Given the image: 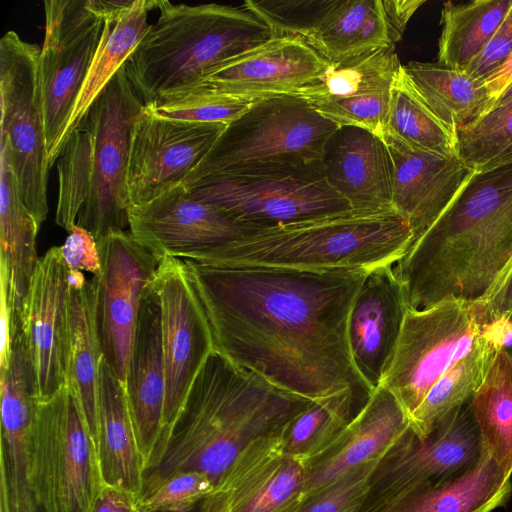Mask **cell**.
I'll return each instance as SVG.
<instances>
[{"label":"cell","mask_w":512,"mask_h":512,"mask_svg":"<svg viewBox=\"0 0 512 512\" xmlns=\"http://www.w3.org/2000/svg\"><path fill=\"white\" fill-rule=\"evenodd\" d=\"M62 258L71 271H87L98 275L101 270L97 240L84 227L74 224L60 246Z\"/></svg>","instance_id":"obj_46"},{"label":"cell","mask_w":512,"mask_h":512,"mask_svg":"<svg viewBox=\"0 0 512 512\" xmlns=\"http://www.w3.org/2000/svg\"><path fill=\"white\" fill-rule=\"evenodd\" d=\"M395 264L371 270L348 316L347 341L354 367L373 392L393 359L409 309Z\"/></svg>","instance_id":"obj_23"},{"label":"cell","mask_w":512,"mask_h":512,"mask_svg":"<svg viewBox=\"0 0 512 512\" xmlns=\"http://www.w3.org/2000/svg\"><path fill=\"white\" fill-rule=\"evenodd\" d=\"M401 67L396 45H390L354 60L332 65L317 82L296 95L311 105L363 97L391 88Z\"/></svg>","instance_id":"obj_39"},{"label":"cell","mask_w":512,"mask_h":512,"mask_svg":"<svg viewBox=\"0 0 512 512\" xmlns=\"http://www.w3.org/2000/svg\"><path fill=\"white\" fill-rule=\"evenodd\" d=\"M159 3L157 0H136L129 11L115 20L105 21L100 44L60 140V155L71 134L145 35L150 25L148 12L158 8Z\"/></svg>","instance_id":"obj_32"},{"label":"cell","mask_w":512,"mask_h":512,"mask_svg":"<svg viewBox=\"0 0 512 512\" xmlns=\"http://www.w3.org/2000/svg\"><path fill=\"white\" fill-rule=\"evenodd\" d=\"M384 135L428 153L459 156L457 133L444 125L427 106L403 67L392 84Z\"/></svg>","instance_id":"obj_38"},{"label":"cell","mask_w":512,"mask_h":512,"mask_svg":"<svg viewBox=\"0 0 512 512\" xmlns=\"http://www.w3.org/2000/svg\"><path fill=\"white\" fill-rule=\"evenodd\" d=\"M158 9L124 65L145 106L198 87L221 65L272 37L244 6L160 0Z\"/></svg>","instance_id":"obj_4"},{"label":"cell","mask_w":512,"mask_h":512,"mask_svg":"<svg viewBox=\"0 0 512 512\" xmlns=\"http://www.w3.org/2000/svg\"><path fill=\"white\" fill-rule=\"evenodd\" d=\"M331 66L299 37H271L221 65L196 88L249 100L296 95Z\"/></svg>","instance_id":"obj_22"},{"label":"cell","mask_w":512,"mask_h":512,"mask_svg":"<svg viewBox=\"0 0 512 512\" xmlns=\"http://www.w3.org/2000/svg\"><path fill=\"white\" fill-rule=\"evenodd\" d=\"M511 6L512 0L445 2L437 63L465 70L499 28Z\"/></svg>","instance_id":"obj_37"},{"label":"cell","mask_w":512,"mask_h":512,"mask_svg":"<svg viewBox=\"0 0 512 512\" xmlns=\"http://www.w3.org/2000/svg\"><path fill=\"white\" fill-rule=\"evenodd\" d=\"M381 459L350 471L303 499L291 512H360Z\"/></svg>","instance_id":"obj_44"},{"label":"cell","mask_w":512,"mask_h":512,"mask_svg":"<svg viewBox=\"0 0 512 512\" xmlns=\"http://www.w3.org/2000/svg\"><path fill=\"white\" fill-rule=\"evenodd\" d=\"M0 286L11 309L12 328L21 317L40 258V228L24 205L7 140L0 136Z\"/></svg>","instance_id":"obj_27"},{"label":"cell","mask_w":512,"mask_h":512,"mask_svg":"<svg viewBox=\"0 0 512 512\" xmlns=\"http://www.w3.org/2000/svg\"><path fill=\"white\" fill-rule=\"evenodd\" d=\"M338 129L298 95L256 99L225 127L183 185L241 170L321 165Z\"/></svg>","instance_id":"obj_6"},{"label":"cell","mask_w":512,"mask_h":512,"mask_svg":"<svg viewBox=\"0 0 512 512\" xmlns=\"http://www.w3.org/2000/svg\"><path fill=\"white\" fill-rule=\"evenodd\" d=\"M481 450L470 398L425 438L409 428L378 463L360 512H386L412 492L454 479L476 463Z\"/></svg>","instance_id":"obj_11"},{"label":"cell","mask_w":512,"mask_h":512,"mask_svg":"<svg viewBox=\"0 0 512 512\" xmlns=\"http://www.w3.org/2000/svg\"><path fill=\"white\" fill-rule=\"evenodd\" d=\"M511 99H512V81L508 84V86L502 91V93L493 102V104L491 105L489 111L492 110L493 108L499 106V105H502V104L510 101Z\"/></svg>","instance_id":"obj_51"},{"label":"cell","mask_w":512,"mask_h":512,"mask_svg":"<svg viewBox=\"0 0 512 512\" xmlns=\"http://www.w3.org/2000/svg\"><path fill=\"white\" fill-rule=\"evenodd\" d=\"M69 280L67 386L96 443L103 353L95 320V287L93 279L86 280L81 271L69 270Z\"/></svg>","instance_id":"obj_30"},{"label":"cell","mask_w":512,"mask_h":512,"mask_svg":"<svg viewBox=\"0 0 512 512\" xmlns=\"http://www.w3.org/2000/svg\"><path fill=\"white\" fill-rule=\"evenodd\" d=\"M253 101L208 89L195 88L158 101L148 107L164 117L228 125L243 114Z\"/></svg>","instance_id":"obj_42"},{"label":"cell","mask_w":512,"mask_h":512,"mask_svg":"<svg viewBox=\"0 0 512 512\" xmlns=\"http://www.w3.org/2000/svg\"><path fill=\"white\" fill-rule=\"evenodd\" d=\"M40 50L14 31L0 40V136L8 142L22 201L39 228L48 213L51 169L39 83Z\"/></svg>","instance_id":"obj_10"},{"label":"cell","mask_w":512,"mask_h":512,"mask_svg":"<svg viewBox=\"0 0 512 512\" xmlns=\"http://www.w3.org/2000/svg\"><path fill=\"white\" fill-rule=\"evenodd\" d=\"M45 34L39 56L45 138L50 168L101 41L105 21L88 0L44 1Z\"/></svg>","instance_id":"obj_13"},{"label":"cell","mask_w":512,"mask_h":512,"mask_svg":"<svg viewBox=\"0 0 512 512\" xmlns=\"http://www.w3.org/2000/svg\"><path fill=\"white\" fill-rule=\"evenodd\" d=\"M392 159V207L414 232L426 231L450 205L474 169L458 155L444 157L384 135Z\"/></svg>","instance_id":"obj_25"},{"label":"cell","mask_w":512,"mask_h":512,"mask_svg":"<svg viewBox=\"0 0 512 512\" xmlns=\"http://www.w3.org/2000/svg\"><path fill=\"white\" fill-rule=\"evenodd\" d=\"M156 285L161 299L162 343L166 370L163 413L165 448L190 387L215 350L211 327L184 260L163 257Z\"/></svg>","instance_id":"obj_15"},{"label":"cell","mask_w":512,"mask_h":512,"mask_svg":"<svg viewBox=\"0 0 512 512\" xmlns=\"http://www.w3.org/2000/svg\"><path fill=\"white\" fill-rule=\"evenodd\" d=\"M93 138L82 122L71 134L58 161L59 194L55 222L67 232L76 224L92 179Z\"/></svg>","instance_id":"obj_40"},{"label":"cell","mask_w":512,"mask_h":512,"mask_svg":"<svg viewBox=\"0 0 512 512\" xmlns=\"http://www.w3.org/2000/svg\"><path fill=\"white\" fill-rule=\"evenodd\" d=\"M512 54V6L499 28L478 55L464 70L472 79L484 85Z\"/></svg>","instance_id":"obj_45"},{"label":"cell","mask_w":512,"mask_h":512,"mask_svg":"<svg viewBox=\"0 0 512 512\" xmlns=\"http://www.w3.org/2000/svg\"><path fill=\"white\" fill-rule=\"evenodd\" d=\"M491 325L512 317V259L490 289L479 299Z\"/></svg>","instance_id":"obj_47"},{"label":"cell","mask_w":512,"mask_h":512,"mask_svg":"<svg viewBox=\"0 0 512 512\" xmlns=\"http://www.w3.org/2000/svg\"><path fill=\"white\" fill-rule=\"evenodd\" d=\"M512 493L511 477L483 448L463 474L406 495L386 512H492Z\"/></svg>","instance_id":"obj_31"},{"label":"cell","mask_w":512,"mask_h":512,"mask_svg":"<svg viewBox=\"0 0 512 512\" xmlns=\"http://www.w3.org/2000/svg\"><path fill=\"white\" fill-rule=\"evenodd\" d=\"M143 106L123 66L83 120L93 138L92 179L76 223L96 240L129 227L126 179L131 132Z\"/></svg>","instance_id":"obj_12"},{"label":"cell","mask_w":512,"mask_h":512,"mask_svg":"<svg viewBox=\"0 0 512 512\" xmlns=\"http://www.w3.org/2000/svg\"><path fill=\"white\" fill-rule=\"evenodd\" d=\"M459 157L477 170L512 145V99L457 129Z\"/></svg>","instance_id":"obj_41"},{"label":"cell","mask_w":512,"mask_h":512,"mask_svg":"<svg viewBox=\"0 0 512 512\" xmlns=\"http://www.w3.org/2000/svg\"><path fill=\"white\" fill-rule=\"evenodd\" d=\"M303 40L331 65L396 45L383 0H325Z\"/></svg>","instance_id":"obj_28"},{"label":"cell","mask_w":512,"mask_h":512,"mask_svg":"<svg viewBox=\"0 0 512 512\" xmlns=\"http://www.w3.org/2000/svg\"><path fill=\"white\" fill-rule=\"evenodd\" d=\"M483 448L512 475V352L500 348L471 397Z\"/></svg>","instance_id":"obj_36"},{"label":"cell","mask_w":512,"mask_h":512,"mask_svg":"<svg viewBox=\"0 0 512 512\" xmlns=\"http://www.w3.org/2000/svg\"><path fill=\"white\" fill-rule=\"evenodd\" d=\"M178 512H199V506L194 508V509H191V510H187V511H178Z\"/></svg>","instance_id":"obj_52"},{"label":"cell","mask_w":512,"mask_h":512,"mask_svg":"<svg viewBox=\"0 0 512 512\" xmlns=\"http://www.w3.org/2000/svg\"><path fill=\"white\" fill-rule=\"evenodd\" d=\"M510 321L512 322V317L510 318Z\"/></svg>","instance_id":"obj_55"},{"label":"cell","mask_w":512,"mask_h":512,"mask_svg":"<svg viewBox=\"0 0 512 512\" xmlns=\"http://www.w3.org/2000/svg\"><path fill=\"white\" fill-rule=\"evenodd\" d=\"M215 350L297 395L372 392L354 367L348 316L371 270H296L184 260Z\"/></svg>","instance_id":"obj_1"},{"label":"cell","mask_w":512,"mask_h":512,"mask_svg":"<svg viewBox=\"0 0 512 512\" xmlns=\"http://www.w3.org/2000/svg\"><path fill=\"white\" fill-rule=\"evenodd\" d=\"M409 428L403 406L380 385L338 438L306 463L301 501L350 471L383 458Z\"/></svg>","instance_id":"obj_24"},{"label":"cell","mask_w":512,"mask_h":512,"mask_svg":"<svg viewBox=\"0 0 512 512\" xmlns=\"http://www.w3.org/2000/svg\"><path fill=\"white\" fill-rule=\"evenodd\" d=\"M305 481L306 463L284 452L280 435L262 437L237 455L199 512H291Z\"/></svg>","instance_id":"obj_18"},{"label":"cell","mask_w":512,"mask_h":512,"mask_svg":"<svg viewBox=\"0 0 512 512\" xmlns=\"http://www.w3.org/2000/svg\"><path fill=\"white\" fill-rule=\"evenodd\" d=\"M97 246L101 270L92 277L96 326L103 360L125 387L141 298L158 261L125 230L109 233Z\"/></svg>","instance_id":"obj_14"},{"label":"cell","mask_w":512,"mask_h":512,"mask_svg":"<svg viewBox=\"0 0 512 512\" xmlns=\"http://www.w3.org/2000/svg\"><path fill=\"white\" fill-rule=\"evenodd\" d=\"M226 126L164 117L144 105L131 132L129 207L146 204L183 184Z\"/></svg>","instance_id":"obj_16"},{"label":"cell","mask_w":512,"mask_h":512,"mask_svg":"<svg viewBox=\"0 0 512 512\" xmlns=\"http://www.w3.org/2000/svg\"><path fill=\"white\" fill-rule=\"evenodd\" d=\"M31 449L40 512H89L104 482L96 443L67 385L39 403Z\"/></svg>","instance_id":"obj_8"},{"label":"cell","mask_w":512,"mask_h":512,"mask_svg":"<svg viewBox=\"0 0 512 512\" xmlns=\"http://www.w3.org/2000/svg\"><path fill=\"white\" fill-rule=\"evenodd\" d=\"M138 498L115 486L104 485L89 512H138Z\"/></svg>","instance_id":"obj_48"},{"label":"cell","mask_w":512,"mask_h":512,"mask_svg":"<svg viewBox=\"0 0 512 512\" xmlns=\"http://www.w3.org/2000/svg\"><path fill=\"white\" fill-rule=\"evenodd\" d=\"M313 401L214 350L190 387L160 463L145 474L142 493L182 471L204 473L215 485L248 444L280 435Z\"/></svg>","instance_id":"obj_3"},{"label":"cell","mask_w":512,"mask_h":512,"mask_svg":"<svg viewBox=\"0 0 512 512\" xmlns=\"http://www.w3.org/2000/svg\"><path fill=\"white\" fill-rule=\"evenodd\" d=\"M507 153H512V145L507 150H505L503 153H501L500 155L507 154Z\"/></svg>","instance_id":"obj_53"},{"label":"cell","mask_w":512,"mask_h":512,"mask_svg":"<svg viewBox=\"0 0 512 512\" xmlns=\"http://www.w3.org/2000/svg\"><path fill=\"white\" fill-rule=\"evenodd\" d=\"M424 3L425 0H383L392 40L395 44L401 39L412 15Z\"/></svg>","instance_id":"obj_49"},{"label":"cell","mask_w":512,"mask_h":512,"mask_svg":"<svg viewBox=\"0 0 512 512\" xmlns=\"http://www.w3.org/2000/svg\"><path fill=\"white\" fill-rule=\"evenodd\" d=\"M210 477L198 471L178 472L144 491L138 512H178L194 509L213 491Z\"/></svg>","instance_id":"obj_43"},{"label":"cell","mask_w":512,"mask_h":512,"mask_svg":"<svg viewBox=\"0 0 512 512\" xmlns=\"http://www.w3.org/2000/svg\"><path fill=\"white\" fill-rule=\"evenodd\" d=\"M186 188L194 198L221 208L251 229L354 210L331 186L323 164L229 172Z\"/></svg>","instance_id":"obj_7"},{"label":"cell","mask_w":512,"mask_h":512,"mask_svg":"<svg viewBox=\"0 0 512 512\" xmlns=\"http://www.w3.org/2000/svg\"><path fill=\"white\" fill-rule=\"evenodd\" d=\"M371 394L349 387L313 401L282 430L284 452L305 463L318 456L345 430Z\"/></svg>","instance_id":"obj_35"},{"label":"cell","mask_w":512,"mask_h":512,"mask_svg":"<svg viewBox=\"0 0 512 512\" xmlns=\"http://www.w3.org/2000/svg\"><path fill=\"white\" fill-rule=\"evenodd\" d=\"M125 390L147 473L158 466L165 451L166 370L161 299L155 278L147 285L141 298Z\"/></svg>","instance_id":"obj_21"},{"label":"cell","mask_w":512,"mask_h":512,"mask_svg":"<svg viewBox=\"0 0 512 512\" xmlns=\"http://www.w3.org/2000/svg\"><path fill=\"white\" fill-rule=\"evenodd\" d=\"M509 351H511V352H512V347L509 349Z\"/></svg>","instance_id":"obj_54"},{"label":"cell","mask_w":512,"mask_h":512,"mask_svg":"<svg viewBox=\"0 0 512 512\" xmlns=\"http://www.w3.org/2000/svg\"><path fill=\"white\" fill-rule=\"evenodd\" d=\"M96 446L104 485L122 488L139 498L144 487L145 464L125 387L104 360L100 365Z\"/></svg>","instance_id":"obj_29"},{"label":"cell","mask_w":512,"mask_h":512,"mask_svg":"<svg viewBox=\"0 0 512 512\" xmlns=\"http://www.w3.org/2000/svg\"><path fill=\"white\" fill-rule=\"evenodd\" d=\"M402 67L423 101L453 132L487 113L485 86L464 70L418 61Z\"/></svg>","instance_id":"obj_34"},{"label":"cell","mask_w":512,"mask_h":512,"mask_svg":"<svg viewBox=\"0 0 512 512\" xmlns=\"http://www.w3.org/2000/svg\"><path fill=\"white\" fill-rule=\"evenodd\" d=\"M129 232L159 262L174 257L203 262L252 230L221 208L194 198L183 185L128 209Z\"/></svg>","instance_id":"obj_17"},{"label":"cell","mask_w":512,"mask_h":512,"mask_svg":"<svg viewBox=\"0 0 512 512\" xmlns=\"http://www.w3.org/2000/svg\"><path fill=\"white\" fill-rule=\"evenodd\" d=\"M491 323L480 301L446 299L407 310L397 347L381 385L410 416L431 387Z\"/></svg>","instance_id":"obj_9"},{"label":"cell","mask_w":512,"mask_h":512,"mask_svg":"<svg viewBox=\"0 0 512 512\" xmlns=\"http://www.w3.org/2000/svg\"><path fill=\"white\" fill-rule=\"evenodd\" d=\"M322 164L331 186L354 210L393 209L392 159L381 137L363 128L341 126L327 143Z\"/></svg>","instance_id":"obj_26"},{"label":"cell","mask_w":512,"mask_h":512,"mask_svg":"<svg viewBox=\"0 0 512 512\" xmlns=\"http://www.w3.org/2000/svg\"><path fill=\"white\" fill-rule=\"evenodd\" d=\"M500 348L501 335L491 327L446 369L410 416V427L419 438H425L437 423L472 397Z\"/></svg>","instance_id":"obj_33"},{"label":"cell","mask_w":512,"mask_h":512,"mask_svg":"<svg viewBox=\"0 0 512 512\" xmlns=\"http://www.w3.org/2000/svg\"><path fill=\"white\" fill-rule=\"evenodd\" d=\"M512 81V54L509 59L496 70L484 83L489 97V111L493 102ZM485 115V114H484Z\"/></svg>","instance_id":"obj_50"},{"label":"cell","mask_w":512,"mask_h":512,"mask_svg":"<svg viewBox=\"0 0 512 512\" xmlns=\"http://www.w3.org/2000/svg\"><path fill=\"white\" fill-rule=\"evenodd\" d=\"M512 259V153L474 170L395 263L408 305L478 301Z\"/></svg>","instance_id":"obj_2"},{"label":"cell","mask_w":512,"mask_h":512,"mask_svg":"<svg viewBox=\"0 0 512 512\" xmlns=\"http://www.w3.org/2000/svg\"><path fill=\"white\" fill-rule=\"evenodd\" d=\"M69 292V269L60 247H51L40 257L14 327L23 333L41 403L67 385Z\"/></svg>","instance_id":"obj_19"},{"label":"cell","mask_w":512,"mask_h":512,"mask_svg":"<svg viewBox=\"0 0 512 512\" xmlns=\"http://www.w3.org/2000/svg\"><path fill=\"white\" fill-rule=\"evenodd\" d=\"M40 401L25 339L12 337L1 372L0 512H40L32 483L31 433Z\"/></svg>","instance_id":"obj_20"},{"label":"cell","mask_w":512,"mask_h":512,"mask_svg":"<svg viewBox=\"0 0 512 512\" xmlns=\"http://www.w3.org/2000/svg\"><path fill=\"white\" fill-rule=\"evenodd\" d=\"M414 241L394 209L350 210L305 221L252 229L202 264L296 270H373L397 263Z\"/></svg>","instance_id":"obj_5"}]
</instances>
